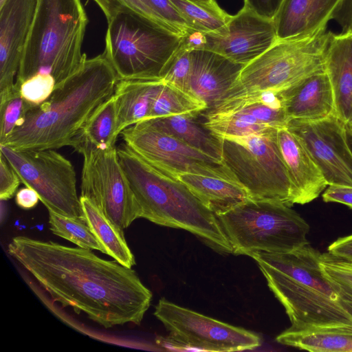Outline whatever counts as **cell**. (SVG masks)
<instances>
[{
    "label": "cell",
    "instance_id": "39",
    "mask_svg": "<svg viewBox=\"0 0 352 352\" xmlns=\"http://www.w3.org/2000/svg\"><path fill=\"white\" fill-rule=\"evenodd\" d=\"M21 182L17 173L0 153V199L6 201L11 199Z\"/></svg>",
    "mask_w": 352,
    "mask_h": 352
},
{
    "label": "cell",
    "instance_id": "43",
    "mask_svg": "<svg viewBox=\"0 0 352 352\" xmlns=\"http://www.w3.org/2000/svg\"><path fill=\"white\" fill-rule=\"evenodd\" d=\"M327 252L336 257L352 261V234L333 242L328 247Z\"/></svg>",
    "mask_w": 352,
    "mask_h": 352
},
{
    "label": "cell",
    "instance_id": "5",
    "mask_svg": "<svg viewBox=\"0 0 352 352\" xmlns=\"http://www.w3.org/2000/svg\"><path fill=\"white\" fill-rule=\"evenodd\" d=\"M88 21L80 0H36L15 82L47 73L58 84L75 73L87 58L82 46Z\"/></svg>",
    "mask_w": 352,
    "mask_h": 352
},
{
    "label": "cell",
    "instance_id": "13",
    "mask_svg": "<svg viewBox=\"0 0 352 352\" xmlns=\"http://www.w3.org/2000/svg\"><path fill=\"white\" fill-rule=\"evenodd\" d=\"M154 316L169 332V338L190 351H239L261 345L256 333L179 306L164 298L155 306Z\"/></svg>",
    "mask_w": 352,
    "mask_h": 352
},
{
    "label": "cell",
    "instance_id": "47",
    "mask_svg": "<svg viewBox=\"0 0 352 352\" xmlns=\"http://www.w3.org/2000/svg\"><path fill=\"white\" fill-rule=\"evenodd\" d=\"M348 123L350 124L352 126V118L351 119V120Z\"/></svg>",
    "mask_w": 352,
    "mask_h": 352
},
{
    "label": "cell",
    "instance_id": "33",
    "mask_svg": "<svg viewBox=\"0 0 352 352\" xmlns=\"http://www.w3.org/2000/svg\"><path fill=\"white\" fill-rule=\"evenodd\" d=\"M320 265L338 294L343 306L352 316V261L322 254Z\"/></svg>",
    "mask_w": 352,
    "mask_h": 352
},
{
    "label": "cell",
    "instance_id": "44",
    "mask_svg": "<svg viewBox=\"0 0 352 352\" xmlns=\"http://www.w3.org/2000/svg\"><path fill=\"white\" fill-rule=\"evenodd\" d=\"M38 200L40 199L37 192L30 187L22 188L16 193L15 202L18 206L24 210L34 208Z\"/></svg>",
    "mask_w": 352,
    "mask_h": 352
},
{
    "label": "cell",
    "instance_id": "28",
    "mask_svg": "<svg viewBox=\"0 0 352 352\" xmlns=\"http://www.w3.org/2000/svg\"><path fill=\"white\" fill-rule=\"evenodd\" d=\"M201 115L205 125L221 138H243L276 129L234 108L206 109L201 111Z\"/></svg>",
    "mask_w": 352,
    "mask_h": 352
},
{
    "label": "cell",
    "instance_id": "2",
    "mask_svg": "<svg viewBox=\"0 0 352 352\" xmlns=\"http://www.w3.org/2000/svg\"><path fill=\"white\" fill-rule=\"evenodd\" d=\"M119 80L104 53L56 84L50 98L32 106L0 144L17 151L57 149L71 142L93 113L114 92Z\"/></svg>",
    "mask_w": 352,
    "mask_h": 352
},
{
    "label": "cell",
    "instance_id": "45",
    "mask_svg": "<svg viewBox=\"0 0 352 352\" xmlns=\"http://www.w3.org/2000/svg\"><path fill=\"white\" fill-rule=\"evenodd\" d=\"M346 137L348 145L352 153V126L349 123H345Z\"/></svg>",
    "mask_w": 352,
    "mask_h": 352
},
{
    "label": "cell",
    "instance_id": "9",
    "mask_svg": "<svg viewBox=\"0 0 352 352\" xmlns=\"http://www.w3.org/2000/svg\"><path fill=\"white\" fill-rule=\"evenodd\" d=\"M277 131L243 138H221L222 159L249 199L296 204L294 189L277 142Z\"/></svg>",
    "mask_w": 352,
    "mask_h": 352
},
{
    "label": "cell",
    "instance_id": "16",
    "mask_svg": "<svg viewBox=\"0 0 352 352\" xmlns=\"http://www.w3.org/2000/svg\"><path fill=\"white\" fill-rule=\"evenodd\" d=\"M36 0H6L0 8V98L14 88Z\"/></svg>",
    "mask_w": 352,
    "mask_h": 352
},
{
    "label": "cell",
    "instance_id": "17",
    "mask_svg": "<svg viewBox=\"0 0 352 352\" xmlns=\"http://www.w3.org/2000/svg\"><path fill=\"white\" fill-rule=\"evenodd\" d=\"M190 92L206 109L218 106L244 67L212 51L192 49Z\"/></svg>",
    "mask_w": 352,
    "mask_h": 352
},
{
    "label": "cell",
    "instance_id": "48",
    "mask_svg": "<svg viewBox=\"0 0 352 352\" xmlns=\"http://www.w3.org/2000/svg\"><path fill=\"white\" fill-rule=\"evenodd\" d=\"M200 1H210L212 0H200Z\"/></svg>",
    "mask_w": 352,
    "mask_h": 352
},
{
    "label": "cell",
    "instance_id": "8",
    "mask_svg": "<svg viewBox=\"0 0 352 352\" xmlns=\"http://www.w3.org/2000/svg\"><path fill=\"white\" fill-rule=\"evenodd\" d=\"M107 23L104 53L119 80H162L184 37L131 13Z\"/></svg>",
    "mask_w": 352,
    "mask_h": 352
},
{
    "label": "cell",
    "instance_id": "22",
    "mask_svg": "<svg viewBox=\"0 0 352 352\" xmlns=\"http://www.w3.org/2000/svg\"><path fill=\"white\" fill-rule=\"evenodd\" d=\"M162 80H119L113 96L119 135L125 129L148 118L153 103L163 85Z\"/></svg>",
    "mask_w": 352,
    "mask_h": 352
},
{
    "label": "cell",
    "instance_id": "24",
    "mask_svg": "<svg viewBox=\"0 0 352 352\" xmlns=\"http://www.w3.org/2000/svg\"><path fill=\"white\" fill-rule=\"evenodd\" d=\"M276 341L312 352H352V324L289 327Z\"/></svg>",
    "mask_w": 352,
    "mask_h": 352
},
{
    "label": "cell",
    "instance_id": "32",
    "mask_svg": "<svg viewBox=\"0 0 352 352\" xmlns=\"http://www.w3.org/2000/svg\"><path fill=\"white\" fill-rule=\"evenodd\" d=\"M206 109L203 102L164 82L146 120Z\"/></svg>",
    "mask_w": 352,
    "mask_h": 352
},
{
    "label": "cell",
    "instance_id": "11",
    "mask_svg": "<svg viewBox=\"0 0 352 352\" xmlns=\"http://www.w3.org/2000/svg\"><path fill=\"white\" fill-rule=\"evenodd\" d=\"M120 135L124 144L140 157L175 177L182 174H197L238 183L223 161L186 144L146 121L125 129Z\"/></svg>",
    "mask_w": 352,
    "mask_h": 352
},
{
    "label": "cell",
    "instance_id": "10",
    "mask_svg": "<svg viewBox=\"0 0 352 352\" xmlns=\"http://www.w3.org/2000/svg\"><path fill=\"white\" fill-rule=\"evenodd\" d=\"M0 153L21 182L37 192L47 210L71 217L84 218L72 162L54 149L17 151L0 144Z\"/></svg>",
    "mask_w": 352,
    "mask_h": 352
},
{
    "label": "cell",
    "instance_id": "7",
    "mask_svg": "<svg viewBox=\"0 0 352 352\" xmlns=\"http://www.w3.org/2000/svg\"><path fill=\"white\" fill-rule=\"evenodd\" d=\"M291 206L269 201L247 199L217 215L232 254L285 253L309 243V224Z\"/></svg>",
    "mask_w": 352,
    "mask_h": 352
},
{
    "label": "cell",
    "instance_id": "21",
    "mask_svg": "<svg viewBox=\"0 0 352 352\" xmlns=\"http://www.w3.org/2000/svg\"><path fill=\"white\" fill-rule=\"evenodd\" d=\"M325 72L333 89L336 116L348 123L352 118V34L333 33Z\"/></svg>",
    "mask_w": 352,
    "mask_h": 352
},
{
    "label": "cell",
    "instance_id": "31",
    "mask_svg": "<svg viewBox=\"0 0 352 352\" xmlns=\"http://www.w3.org/2000/svg\"><path fill=\"white\" fill-rule=\"evenodd\" d=\"M51 232L74 243L78 247L100 251L107 254L104 246L96 238L84 218H76L58 214L48 210Z\"/></svg>",
    "mask_w": 352,
    "mask_h": 352
},
{
    "label": "cell",
    "instance_id": "23",
    "mask_svg": "<svg viewBox=\"0 0 352 352\" xmlns=\"http://www.w3.org/2000/svg\"><path fill=\"white\" fill-rule=\"evenodd\" d=\"M144 121L186 144L223 161L222 138L205 125L201 111Z\"/></svg>",
    "mask_w": 352,
    "mask_h": 352
},
{
    "label": "cell",
    "instance_id": "40",
    "mask_svg": "<svg viewBox=\"0 0 352 352\" xmlns=\"http://www.w3.org/2000/svg\"><path fill=\"white\" fill-rule=\"evenodd\" d=\"M330 20L335 21L340 26V34H352V0H341Z\"/></svg>",
    "mask_w": 352,
    "mask_h": 352
},
{
    "label": "cell",
    "instance_id": "6",
    "mask_svg": "<svg viewBox=\"0 0 352 352\" xmlns=\"http://www.w3.org/2000/svg\"><path fill=\"white\" fill-rule=\"evenodd\" d=\"M327 27L307 36L277 39L261 55L244 65L221 102L278 93L312 74L325 72L333 34Z\"/></svg>",
    "mask_w": 352,
    "mask_h": 352
},
{
    "label": "cell",
    "instance_id": "4",
    "mask_svg": "<svg viewBox=\"0 0 352 352\" xmlns=\"http://www.w3.org/2000/svg\"><path fill=\"white\" fill-rule=\"evenodd\" d=\"M117 153L140 218L157 225L184 229L217 250L232 252L217 215L183 182L147 162L124 143L117 147Z\"/></svg>",
    "mask_w": 352,
    "mask_h": 352
},
{
    "label": "cell",
    "instance_id": "19",
    "mask_svg": "<svg viewBox=\"0 0 352 352\" xmlns=\"http://www.w3.org/2000/svg\"><path fill=\"white\" fill-rule=\"evenodd\" d=\"M278 146L292 183L296 204L316 199L328 186L308 151L287 127L277 131Z\"/></svg>",
    "mask_w": 352,
    "mask_h": 352
},
{
    "label": "cell",
    "instance_id": "46",
    "mask_svg": "<svg viewBox=\"0 0 352 352\" xmlns=\"http://www.w3.org/2000/svg\"><path fill=\"white\" fill-rule=\"evenodd\" d=\"M6 1V0H0V8L3 6Z\"/></svg>",
    "mask_w": 352,
    "mask_h": 352
},
{
    "label": "cell",
    "instance_id": "30",
    "mask_svg": "<svg viewBox=\"0 0 352 352\" xmlns=\"http://www.w3.org/2000/svg\"><path fill=\"white\" fill-rule=\"evenodd\" d=\"M217 107L241 110L255 118L261 123L278 129L286 127L289 120L277 93H263L226 101L214 108Z\"/></svg>",
    "mask_w": 352,
    "mask_h": 352
},
{
    "label": "cell",
    "instance_id": "26",
    "mask_svg": "<svg viewBox=\"0 0 352 352\" xmlns=\"http://www.w3.org/2000/svg\"><path fill=\"white\" fill-rule=\"evenodd\" d=\"M119 134L113 95L93 113L73 138L70 146L82 155L91 150L115 147Z\"/></svg>",
    "mask_w": 352,
    "mask_h": 352
},
{
    "label": "cell",
    "instance_id": "36",
    "mask_svg": "<svg viewBox=\"0 0 352 352\" xmlns=\"http://www.w3.org/2000/svg\"><path fill=\"white\" fill-rule=\"evenodd\" d=\"M191 50L183 41L168 63L162 80L190 95ZM191 96V95H190Z\"/></svg>",
    "mask_w": 352,
    "mask_h": 352
},
{
    "label": "cell",
    "instance_id": "27",
    "mask_svg": "<svg viewBox=\"0 0 352 352\" xmlns=\"http://www.w3.org/2000/svg\"><path fill=\"white\" fill-rule=\"evenodd\" d=\"M83 217L107 254L120 264L132 268L135 257L124 239L123 230L113 223L89 198L80 197Z\"/></svg>",
    "mask_w": 352,
    "mask_h": 352
},
{
    "label": "cell",
    "instance_id": "1",
    "mask_svg": "<svg viewBox=\"0 0 352 352\" xmlns=\"http://www.w3.org/2000/svg\"><path fill=\"white\" fill-rule=\"evenodd\" d=\"M8 252L53 302L82 311L106 329L140 324L150 307L152 293L132 268L91 250L19 236L9 243Z\"/></svg>",
    "mask_w": 352,
    "mask_h": 352
},
{
    "label": "cell",
    "instance_id": "14",
    "mask_svg": "<svg viewBox=\"0 0 352 352\" xmlns=\"http://www.w3.org/2000/svg\"><path fill=\"white\" fill-rule=\"evenodd\" d=\"M286 127L308 151L328 186L352 187V153L345 123L336 114L315 121L292 119Z\"/></svg>",
    "mask_w": 352,
    "mask_h": 352
},
{
    "label": "cell",
    "instance_id": "37",
    "mask_svg": "<svg viewBox=\"0 0 352 352\" xmlns=\"http://www.w3.org/2000/svg\"><path fill=\"white\" fill-rule=\"evenodd\" d=\"M16 84L19 87L22 98L30 105L38 106L47 100L52 94L56 82L50 74L39 73L21 84Z\"/></svg>",
    "mask_w": 352,
    "mask_h": 352
},
{
    "label": "cell",
    "instance_id": "35",
    "mask_svg": "<svg viewBox=\"0 0 352 352\" xmlns=\"http://www.w3.org/2000/svg\"><path fill=\"white\" fill-rule=\"evenodd\" d=\"M31 107L22 98L19 87L16 83L8 95L0 98V144L21 122Z\"/></svg>",
    "mask_w": 352,
    "mask_h": 352
},
{
    "label": "cell",
    "instance_id": "34",
    "mask_svg": "<svg viewBox=\"0 0 352 352\" xmlns=\"http://www.w3.org/2000/svg\"><path fill=\"white\" fill-rule=\"evenodd\" d=\"M100 8L107 23L120 13L140 16L157 25L179 35L175 30L164 21L151 7L147 0H93Z\"/></svg>",
    "mask_w": 352,
    "mask_h": 352
},
{
    "label": "cell",
    "instance_id": "18",
    "mask_svg": "<svg viewBox=\"0 0 352 352\" xmlns=\"http://www.w3.org/2000/svg\"><path fill=\"white\" fill-rule=\"evenodd\" d=\"M277 94L289 120L315 121L336 114L333 89L325 72L312 74Z\"/></svg>",
    "mask_w": 352,
    "mask_h": 352
},
{
    "label": "cell",
    "instance_id": "29",
    "mask_svg": "<svg viewBox=\"0 0 352 352\" xmlns=\"http://www.w3.org/2000/svg\"><path fill=\"white\" fill-rule=\"evenodd\" d=\"M189 28L203 33L225 34L232 18L214 0H170Z\"/></svg>",
    "mask_w": 352,
    "mask_h": 352
},
{
    "label": "cell",
    "instance_id": "38",
    "mask_svg": "<svg viewBox=\"0 0 352 352\" xmlns=\"http://www.w3.org/2000/svg\"><path fill=\"white\" fill-rule=\"evenodd\" d=\"M152 9L177 33L184 37L189 28L179 12L170 0H147Z\"/></svg>",
    "mask_w": 352,
    "mask_h": 352
},
{
    "label": "cell",
    "instance_id": "25",
    "mask_svg": "<svg viewBox=\"0 0 352 352\" xmlns=\"http://www.w3.org/2000/svg\"><path fill=\"white\" fill-rule=\"evenodd\" d=\"M177 178L216 215L223 214L249 199L241 185L230 180L197 174H182Z\"/></svg>",
    "mask_w": 352,
    "mask_h": 352
},
{
    "label": "cell",
    "instance_id": "41",
    "mask_svg": "<svg viewBox=\"0 0 352 352\" xmlns=\"http://www.w3.org/2000/svg\"><path fill=\"white\" fill-rule=\"evenodd\" d=\"M243 7L260 16L273 19L283 0H243Z\"/></svg>",
    "mask_w": 352,
    "mask_h": 352
},
{
    "label": "cell",
    "instance_id": "20",
    "mask_svg": "<svg viewBox=\"0 0 352 352\" xmlns=\"http://www.w3.org/2000/svg\"><path fill=\"white\" fill-rule=\"evenodd\" d=\"M341 0H283L273 19L278 39L307 36L327 27Z\"/></svg>",
    "mask_w": 352,
    "mask_h": 352
},
{
    "label": "cell",
    "instance_id": "42",
    "mask_svg": "<svg viewBox=\"0 0 352 352\" xmlns=\"http://www.w3.org/2000/svg\"><path fill=\"white\" fill-rule=\"evenodd\" d=\"M325 202H336L352 209V187L330 185L322 194Z\"/></svg>",
    "mask_w": 352,
    "mask_h": 352
},
{
    "label": "cell",
    "instance_id": "3",
    "mask_svg": "<svg viewBox=\"0 0 352 352\" xmlns=\"http://www.w3.org/2000/svg\"><path fill=\"white\" fill-rule=\"evenodd\" d=\"M250 256L285 307L291 327L352 324V316L322 269V254L309 243L289 252Z\"/></svg>",
    "mask_w": 352,
    "mask_h": 352
},
{
    "label": "cell",
    "instance_id": "15",
    "mask_svg": "<svg viewBox=\"0 0 352 352\" xmlns=\"http://www.w3.org/2000/svg\"><path fill=\"white\" fill-rule=\"evenodd\" d=\"M204 34L201 49L214 52L243 65L261 55L278 39L273 19L260 16L245 7L232 16L225 34Z\"/></svg>",
    "mask_w": 352,
    "mask_h": 352
},
{
    "label": "cell",
    "instance_id": "12",
    "mask_svg": "<svg viewBox=\"0 0 352 352\" xmlns=\"http://www.w3.org/2000/svg\"><path fill=\"white\" fill-rule=\"evenodd\" d=\"M80 196L91 200L121 230L140 212L129 181L120 164L117 147L84 153Z\"/></svg>",
    "mask_w": 352,
    "mask_h": 352
}]
</instances>
